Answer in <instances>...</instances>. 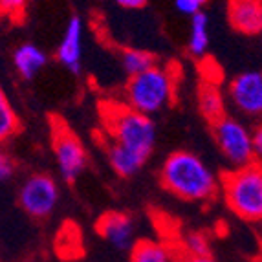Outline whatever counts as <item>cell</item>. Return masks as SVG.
<instances>
[{"label":"cell","mask_w":262,"mask_h":262,"mask_svg":"<svg viewBox=\"0 0 262 262\" xmlns=\"http://www.w3.org/2000/svg\"><path fill=\"white\" fill-rule=\"evenodd\" d=\"M182 255L185 257H204V255H211L209 253V241L207 236L200 231H191L182 238Z\"/></svg>","instance_id":"19"},{"label":"cell","mask_w":262,"mask_h":262,"mask_svg":"<svg viewBox=\"0 0 262 262\" xmlns=\"http://www.w3.org/2000/svg\"><path fill=\"white\" fill-rule=\"evenodd\" d=\"M253 149L255 158L262 162V125H257L253 130Z\"/></svg>","instance_id":"23"},{"label":"cell","mask_w":262,"mask_h":262,"mask_svg":"<svg viewBox=\"0 0 262 262\" xmlns=\"http://www.w3.org/2000/svg\"><path fill=\"white\" fill-rule=\"evenodd\" d=\"M227 18L242 35L262 33V0H227Z\"/></svg>","instance_id":"11"},{"label":"cell","mask_w":262,"mask_h":262,"mask_svg":"<svg viewBox=\"0 0 262 262\" xmlns=\"http://www.w3.org/2000/svg\"><path fill=\"white\" fill-rule=\"evenodd\" d=\"M176 262H216L211 255H204V257H185L182 255L180 258H176Z\"/></svg>","instance_id":"25"},{"label":"cell","mask_w":262,"mask_h":262,"mask_svg":"<svg viewBox=\"0 0 262 262\" xmlns=\"http://www.w3.org/2000/svg\"><path fill=\"white\" fill-rule=\"evenodd\" d=\"M20 118L17 110L13 108L8 94L0 86V145L8 143L11 138L20 132Z\"/></svg>","instance_id":"18"},{"label":"cell","mask_w":262,"mask_h":262,"mask_svg":"<svg viewBox=\"0 0 262 262\" xmlns=\"http://www.w3.org/2000/svg\"><path fill=\"white\" fill-rule=\"evenodd\" d=\"M28 0H0V18L17 20L26 11Z\"/></svg>","instance_id":"20"},{"label":"cell","mask_w":262,"mask_h":262,"mask_svg":"<svg viewBox=\"0 0 262 262\" xmlns=\"http://www.w3.org/2000/svg\"><path fill=\"white\" fill-rule=\"evenodd\" d=\"M17 160L8 150L0 149V184H8L17 174Z\"/></svg>","instance_id":"21"},{"label":"cell","mask_w":262,"mask_h":262,"mask_svg":"<svg viewBox=\"0 0 262 262\" xmlns=\"http://www.w3.org/2000/svg\"><path fill=\"white\" fill-rule=\"evenodd\" d=\"M128 262H176L172 249L163 242L141 238L130 249Z\"/></svg>","instance_id":"16"},{"label":"cell","mask_w":262,"mask_h":262,"mask_svg":"<svg viewBox=\"0 0 262 262\" xmlns=\"http://www.w3.org/2000/svg\"><path fill=\"white\" fill-rule=\"evenodd\" d=\"M160 184L184 202H211L220 191L216 172L191 150H174L163 160Z\"/></svg>","instance_id":"1"},{"label":"cell","mask_w":262,"mask_h":262,"mask_svg":"<svg viewBox=\"0 0 262 262\" xmlns=\"http://www.w3.org/2000/svg\"><path fill=\"white\" fill-rule=\"evenodd\" d=\"M227 96L233 108L246 118L257 119L262 116V72H241L229 81Z\"/></svg>","instance_id":"8"},{"label":"cell","mask_w":262,"mask_h":262,"mask_svg":"<svg viewBox=\"0 0 262 262\" xmlns=\"http://www.w3.org/2000/svg\"><path fill=\"white\" fill-rule=\"evenodd\" d=\"M202 6L204 4H202L200 0H174V8L182 15H187V17H192L198 11H202Z\"/></svg>","instance_id":"22"},{"label":"cell","mask_w":262,"mask_h":262,"mask_svg":"<svg viewBox=\"0 0 262 262\" xmlns=\"http://www.w3.org/2000/svg\"><path fill=\"white\" fill-rule=\"evenodd\" d=\"M105 154L106 162H108L110 169L119 176V178H132L143 169L145 162L143 158H140L138 154L130 152V150L123 149L119 145L112 143V141L105 140Z\"/></svg>","instance_id":"14"},{"label":"cell","mask_w":262,"mask_h":262,"mask_svg":"<svg viewBox=\"0 0 262 262\" xmlns=\"http://www.w3.org/2000/svg\"><path fill=\"white\" fill-rule=\"evenodd\" d=\"M255 262H262V253H260V255H258V257H257V258H255Z\"/></svg>","instance_id":"26"},{"label":"cell","mask_w":262,"mask_h":262,"mask_svg":"<svg viewBox=\"0 0 262 262\" xmlns=\"http://www.w3.org/2000/svg\"><path fill=\"white\" fill-rule=\"evenodd\" d=\"M83 35L84 22L79 15H72L64 26L61 42L55 50V59L61 66L74 75L83 70Z\"/></svg>","instance_id":"10"},{"label":"cell","mask_w":262,"mask_h":262,"mask_svg":"<svg viewBox=\"0 0 262 262\" xmlns=\"http://www.w3.org/2000/svg\"><path fill=\"white\" fill-rule=\"evenodd\" d=\"M114 2L125 9H141L147 4V0H114Z\"/></svg>","instance_id":"24"},{"label":"cell","mask_w":262,"mask_h":262,"mask_svg":"<svg viewBox=\"0 0 262 262\" xmlns=\"http://www.w3.org/2000/svg\"><path fill=\"white\" fill-rule=\"evenodd\" d=\"M101 123L106 140L149 162L158 141L156 123L150 116L138 112L125 103H103Z\"/></svg>","instance_id":"2"},{"label":"cell","mask_w":262,"mask_h":262,"mask_svg":"<svg viewBox=\"0 0 262 262\" xmlns=\"http://www.w3.org/2000/svg\"><path fill=\"white\" fill-rule=\"evenodd\" d=\"M59 200H61L59 182L48 172H33L18 187V207L35 220L52 216L59 206Z\"/></svg>","instance_id":"7"},{"label":"cell","mask_w":262,"mask_h":262,"mask_svg":"<svg viewBox=\"0 0 262 262\" xmlns=\"http://www.w3.org/2000/svg\"><path fill=\"white\" fill-rule=\"evenodd\" d=\"M176 92V75L167 66L156 64L127 79L123 86V103L147 116L160 114L172 105Z\"/></svg>","instance_id":"4"},{"label":"cell","mask_w":262,"mask_h":262,"mask_svg":"<svg viewBox=\"0 0 262 262\" xmlns=\"http://www.w3.org/2000/svg\"><path fill=\"white\" fill-rule=\"evenodd\" d=\"M50 141L61 180L64 184H75L88 167V154L83 141L57 116L50 119Z\"/></svg>","instance_id":"5"},{"label":"cell","mask_w":262,"mask_h":262,"mask_svg":"<svg viewBox=\"0 0 262 262\" xmlns=\"http://www.w3.org/2000/svg\"><path fill=\"white\" fill-rule=\"evenodd\" d=\"M196 106L202 118L206 119L209 125L216 123L227 116L226 112V96L220 90V86L213 81H204L198 84L196 90Z\"/></svg>","instance_id":"13"},{"label":"cell","mask_w":262,"mask_h":262,"mask_svg":"<svg viewBox=\"0 0 262 262\" xmlns=\"http://www.w3.org/2000/svg\"><path fill=\"white\" fill-rule=\"evenodd\" d=\"M119 62H121V68L127 74V77L138 75L141 72H147L152 66L158 64L154 53L140 48H125L121 52V55H119Z\"/></svg>","instance_id":"17"},{"label":"cell","mask_w":262,"mask_h":262,"mask_svg":"<svg viewBox=\"0 0 262 262\" xmlns=\"http://www.w3.org/2000/svg\"><path fill=\"white\" fill-rule=\"evenodd\" d=\"M211 132L219 150L233 169L257 160L253 149V130H249L241 119L224 116L211 125Z\"/></svg>","instance_id":"6"},{"label":"cell","mask_w":262,"mask_h":262,"mask_svg":"<svg viewBox=\"0 0 262 262\" xmlns=\"http://www.w3.org/2000/svg\"><path fill=\"white\" fill-rule=\"evenodd\" d=\"M13 66L20 79L24 81H33L40 74L44 66L48 64L50 57L40 46L35 42H22L13 50Z\"/></svg>","instance_id":"12"},{"label":"cell","mask_w":262,"mask_h":262,"mask_svg":"<svg viewBox=\"0 0 262 262\" xmlns=\"http://www.w3.org/2000/svg\"><path fill=\"white\" fill-rule=\"evenodd\" d=\"M209 15L206 11H198L192 15L189 22V37H187V52L196 59L206 57L209 50Z\"/></svg>","instance_id":"15"},{"label":"cell","mask_w":262,"mask_h":262,"mask_svg":"<svg viewBox=\"0 0 262 262\" xmlns=\"http://www.w3.org/2000/svg\"><path fill=\"white\" fill-rule=\"evenodd\" d=\"M97 235L119 251H130L136 241V222L130 214L121 211H108L96 222Z\"/></svg>","instance_id":"9"},{"label":"cell","mask_w":262,"mask_h":262,"mask_svg":"<svg viewBox=\"0 0 262 262\" xmlns=\"http://www.w3.org/2000/svg\"><path fill=\"white\" fill-rule=\"evenodd\" d=\"M200 2H202V4H207V2H209V0H200Z\"/></svg>","instance_id":"27"},{"label":"cell","mask_w":262,"mask_h":262,"mask_svg":"<svg viewBox=\"0 0 262 262\" xmlns=\"http://www.w3.org/2000/svg\"><path fill=\"white\" fill-rule=\"evenodd\" d=\"M220 191L227 209L246 222H262V162L248 163L224 172Z\"/></svg>","instance_id":"3"}]
</instances>
